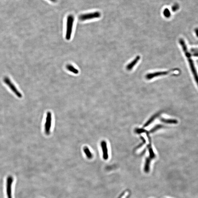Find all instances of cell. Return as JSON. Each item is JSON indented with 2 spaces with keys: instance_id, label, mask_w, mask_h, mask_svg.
<instances>
[{
  "instance_id": "obj_3",
  "label": "cell",
  "mask_w": 198,
  "mask_h": 198,
  "mask_svg": "<svg viewBox=\"0 0 198 198\" xmlns=\"http://www.w3.org/2000/svg\"><path fill=\"white\" fill-rule=\"evenodd\" d=\"M101 16V13L98 11H96L92 13H87L81 15L79 17V19L82 21L92 20L94 18H99Z\"/></svg>"
},
{
  "instance_id": "obj_19",
  "label": "cell",
  "mask_w": 198,
  "mask_h": 198,
  "mask_svg": "<svg viewBox=\"0 0 198 198\" xmlns=\"http://www.w3.org/2000/svg\"><path fill=\"white\" fill-rule=\"evenodd\" d=\"M195 32L196 36L198 37V28H197L195 29Z\"/></svg>"
},
{
  "instance_id": "obj_10",
  "label": "cell",
  "mask_w": 198,
  "mask_h": 198,
  "mask_svg": "<svg viewBox=\"0 0 198 198\" xmlns=\"http://www.w3.org/2000/svg\"><path fill=\"white\" fill-rule=\"evenodd\" d=\"M160 120L163 123L170 124H177L178 123V121L177 120L174 119H165L161 118Z\"/></svg>"
},
{
  "instance_id": "obj_1",
  "label": "cell",
  "mask_w": 198,
  "mask_h": 198,
  "mask_svg": "<svg viewBox=\"0 0 198 198\" xmlns=\"http://www.w3.org/2000/svg\"><path fill=\"white\" fill-rule=\"evenodd\" d=\"M179 43L180 46L182 48V50L185 53L186 57L187 58L188 61L189 62V66L191 70L192 73L193 75L194 79H195L196 83L198 87V74L196 70L195 65L194 63L193 60L192 59L191 54L188 51L187 49V45L186 44L185 42L184 39L182 38H180L179 40Z\"/></svg>"
},
{
  "instance_id": "obj_2",
  "label": "cell",
  "mask_w": 198,
  "mask_h": 198,
  "mask_svg": "<svg viewBox=\"0 0 198 198\" xmlns=\"http://www.w3.org/2000/svg\"><path fill=\"white\" fill-rule=\"evenodd\" d=\"M74 21V17L72 15H69L67 18V28L65 37L67 40H69L71 39L73 25Z\"/></svg>"
},
{
  "instance_id": "obj_4",
  "label": "cell",
  "mask_w": 198,
  "mask_h": 198,
  "mask_svg": "<svg viewBox=\"0 0 198 198\" xmlns=\"http://www.w3.org/2000/svg\"><path fill=\"white\" fill-rule=\"evenodd\" d=\"M52 123V113L50 112L47 113L46 122L45 123V132L47 135L50 134V133L51 127Z\"/></svg>"
},
{
  "instance_id": "obj_5",
  "label": "cell",
  "mask_w": 198,
  "mask_h": 198,
  "mask_svg": "<svg viewBox=\"0 0 198 198\" xmlns=\"http://www.w3.org/2000/svg\"><path fill=\"white\" fill-rule=\"evenodd\" d=\"M4 82L5 83L9 86V87L10 88L11 90L17 96L20 98L22 97V94L18 91L16 86L14 85L12 83H11V80L9 78H8V77H5L4 78Z\"/></svg>"
},
{
  "instance_id": "obj_16",
  "label": "cell",
  "mask_w": 198,
  "mask_h": 198,
  "mask_svg": "<svg viewBox=\"0 0 198 198\" xmlns=\"http://www.w3.org/2000/svg\"><path fill=\"white\" fill-rule=\"evenodd\" d=\"M157 116V115H155V116H153V117H152V118L150 119L145 124V126H144V127H146L148 126L150 124V123H151L152 121H154V120L155 119V118H156Z\"/></svg>"
},
{
  "instance_id": "obj_12",
  "label": "cell",
  "mask_w": 198,
  "mask_h": 198,
  "mask_svg": "<svg viewBox=\"0 0 198 198\" xmlns=\"http://www.w3.org/2000/svg\"><path fill=\"white\" fill-rule=\"evenodd\" d=\"M83 151L84 153H85V155H86V156L89 159H91L92 158V154L90 150L89 149V148L87 147H85L83 149Z\"/></svg>"
},
{
  "instance_id": "obj_7",
  "label": "cell",
  "mask_w": 198,
  "mask_h": 198,
  "mask_svg": "<svg viewBox=\"0 0 198 198\" xmlns=\"http://www.w3.org/2000/svg\"><path fill=\"white\" fill-rule=\"evenodd\" d=\"M172 70H170L168 71H161V72H155L149 73V74H148L146 75L145 77L148 80H151V79L155 77L166 75L168 74Z\"/></svg>"
},
{
  "instance_id": "obj_18",
  "label": "cell",
  "mask_w": 198,
  "mask_h": 198,
  "mask_svg": "<svg viewBox=\"0 0 198 198\" xmlns=\"http://www.w3.org/2000/svg\"><path fill=\"white\" fill-rule=\"evenodd\" d=\"M128 192H126L125 193H124L123 195H122V196H121V198H126L128 196Z\"/></svg>"
},
{
  "instance_id": "obj_20",
  "label": "cell",
  "mask_w": 198,
  "mask_h": 198,
  "mask_svg": "<svg viewBox=\"0 0 198 198\" xmlns=\"http://www.w3.org/2000/svg\"><path fill=\"white\" fill-rule=\"evenodd\" d=\"M49 1H51L52 2H56L57 0H49Z\"/></svg>"
},
{
  "instance_id": "obj_14",
  "label": "cell",
  "mask_w": 198,
  "mask_h": 198,
  "mask_svg": "<svg viewBox=\"0 0 198 198\" xmlns=\"http://www.w3.org/2000/svg\"><path fill=\"white\" fill-rule=\"evenodd\" d=\"M191 52L193 56L195 57H198V48H193L191 50Z\"/></svg>"
},
{
  "instance_id": "obj_8",
  "label": "cell",
  "mask_w": 198,
  "mask_h": 198,
  "mask_svg": "<svg viewBox=\"0 0 198 198\" xmlns=\"http://www.w3.org/2000/svg\"><path fill=\"white\" fill-rule=\"evenodd\" d=\"M101 146L103 153V157L104 159L106 160L108 158V148L107 143L104 141H102L101 142Z\"/></svg>"
},
{
  "instance_id": "obj_11",
  "label": "cell",
  "mask_w": 198,
  "mask_h": 198,
  "mask_svg": "<svg viewBox=\"0 0 198 198\" xmlns=\"http://www.w3.org/2000/svg\"><path fill=\"white\" fill-rule=\"evenodd\" d=\"M66 68H67V69L69 71H70L71 72L74 73L75 74H77L79 72V70H77V69L76 68H75L72 65H70V64L67 65Z\"/></svg>"
},
{
  "instance_id": "obj_6",
  "label": "cell",
  "mask_w": 198,
  "mask_h": 198,
  "mask_svg": "<svg viewBox=\"0 0 198 198\" xmlns=\"http://www.w3.org/2000/svg\"><path fill=\"white\" fill-rule=\"evenodd\" d=\"M14 179L11 176L8 177L7 179L6 192L8 198H13L12 195V186Z\"/></svg>"
},
{
  "instance_id": "obj_17",
  "label": "cell",
  "mask_w": 198,
  "mask_h": 198,
  "mask_svg": "<svg viewBox=\"0 0 198 198\" xmlns=\"http://www.w3.org/2000/svg\"><path fill=\"white\" fill-rule=\"evenodd\" d=\"M163 127V126L162 125H157L155 126V127L151 129V130H150V132L151 133H153V132H155V131H156V130H158V129H160V128H162Z\"/></svg>"
},
{
  "instance_id": "obj_15",
  "label": "cell",
  "mask_w": 198,
  "mask_h": 198,
  "mask_svg": "<svg viewBox=\"0 0 198 198\" xmlns=\"http://www.w3.org/2000/svg\"><path fill=\"white\" fill-rule=\"evenodd\" d=\"M179 4L177 3H175L171 7L172 11L173 12H176L179 9Z\"/></svg>"
},
{
  "instance_id": "obj_13",
  "label": "cell",
  "mask_w": 198,
  "mask_h": 198,
  "mask_svg": "<svg viewBox=\"0 0 198 198\" xmlns=\"http://www.w3.org/2000/svg\"><path fill=\"white\" fill-rule=\"evenodd\" d=\"M163 14L165 17L167 18H169L171 16V13L169 9L166 8L164 10Z\"/></svg>"
},
{
  "instance_id": "obj_9",
  "label": "cell",
  "mask_w": 198,
  "mask_h": 198,
  "mask_svg": "<svg viewBox=\"0 0 198 198\" xmlns=\"http://www.w3.org/2000/svg\"><path fill=\"white\" fill-rule=\"evenodd\" d=\"M140 56L139 55L136 56L135 58L131 62H130L129 64H128L126 66V69L128 70H131L137 64L139 60L140 59Z\"/></svg>"
}]
</instances>
